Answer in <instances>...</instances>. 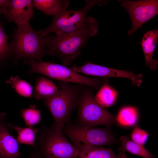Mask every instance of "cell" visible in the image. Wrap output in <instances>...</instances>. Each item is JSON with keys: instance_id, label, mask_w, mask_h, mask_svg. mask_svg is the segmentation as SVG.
I'll return each mask as SVG.
<instances>
[{"instance_id": "1", "label": "cell", "mask_w": 158, "mask_h": 158, "mask_svg": "<svg viewBox=\"0 0 158 158\" xmlns=\"http://www.w3.org/2000/svg\"><path fill=\"white\" fill-rule=\"evenodd\" d=\"M98 28L93 17H87L83 26L72 33L60 36H46L43 39L46 49V55L56 56L61 60L63 65H71L81 53L89 38L95 35Z\"/></svg>"}, {"instance_id": "2", "label": "cell", "mask_w": 158, "mask_h": 158, "mask_svg": "<svg viewBox=\"0 0 158 158\" xmlns=\"http://www.w3.org/2000/svg\"><path fill=\"white\" fill-rule=\"evenodd\" d=\"M83 85L59 82L57 93L42 99L53 118L52 126L56 131L62 132L72 112L77 107L79 93Z\"/></svg>"}, {"instance_id": "3", "label": "cell", "mask_w": 158, "mask_h": 158, "mask_svg": "<svg viewBox=\"0 0 158 158\" xmlns=\"http://www.w3.org/2000/svg\"><path fill=\"white\" fill-rule=\"evenodd\" d=\"M8 43L11 53V60L15 65L21 59L43 61L46 55L43 37L32 28L30 23L17 25Z\"/></svg>"}, {"instance_id": "4", "label": "cell", "mask_w": 158, "mask_h": 158, "mask_svg": "<svg viewBox=\"0 0 158 158\" xmlns=\"http://www.w3.org/2000/svg\"><path fill=\"white\" fill-rule=\"evenodd\" d=\"M44 158H78L79 150L62 132L51 126H42L37 134L35 147Z\"/></svg>"}, {"instance_id": "5", "label": "cell", "mask_w": 158, "mask_h": 158, "mask_svg": "<svg viewBox=\"0 0 158 158\" xmlns=\"http://www.w3.org/2000/svg\"><path fill=\"white\" fill-rule=\"evenodd\" d=\"M23 62L30 66L28 72L29 75L37 73L59 82L81 84L97 89L100 87L104 80L84 76L70 68L53 63L38 61L30 59H24Z\"/></svg>"}, {"instance_id": "6", "label": "cell", "mask_w": 158, "mask_h": 158, "mask_svg": "<svg viewBox=\"0 0 158 158\" xmlns=\"http://www.w3.org/2000/svg\"><path fill=\"white\" fill-rule=\"evenodd\" d=\"M93 89L86 85L82 86L77 106V125L89 127L98 125L109 127L113 122V116L97 103Z\"/></svg>"}, {"instance_id": "7", "label": "cell", "mask_w": 158, "mask_h": 158, "mask_svg": "<svg viewBox=\"0 0 158 158\" xmlns=\"http://www.w3.org/2000/svg\"><path fill=\"white\" fill-rule=\"evenodd\" d=\"M86 4L82 9L77 10L64 11L53 16L50 25L45 29L37 31L42 37L54 32L57 36L73 32L80 29L85 24L89 11L95 5L102 6L107 4L105 0H85Z\"/></svg>"}, {"instance_id": "8", "label": "cell", "mask_w": 158, "mask_h": 158, "mask_svg": "<svg viewBox=\"0 0 158 158\" xmlns=\"http://www.w3.org/2000/svg\"><path fill=\"white\" fill-rule=\"evenodd\" d=\"M68 121L65 124L62 132L78 149L85 145L101 147L117 142L107 128L82 126Z\"/></svg>"}, {"instance_id": "9", "label": "cell", "mask_w": 158, "mask_h": 158, "mask_svg": "<svg viewBox=\"0 0 158 158\" xmlns=\"http://www.w3.org/2000/svg\"><path fill=\"white\" fill-rule=\"evenodd\" d=\"M118 1L128 12L131 21V28L128 32L130 35L158 14L157 0Z\"/></svg>"}, {"instance_id": "10", "label": "cell", "mask_w": 158, "mask_h": 158, "mask_svg": "<svg viewBox=\"0 0 158 158\" xmlns=\"http://www.w3.org/2000/svg\"><path fill=\"white\" fill-rule=\"evenodd\" d=\"M70 68L78 73L102 77H119L130 80L133 86H140L142 82V76L132 72L118 70L87 62L81 66L74 65Z\"/></svg>"}, {"instance_id": "11", "label": "cell", "mask_w": 158, "mask_h": 158, "mask_svg": "<svg viewBox=\"0 0 158 158\" xmlns=\"http://www.w3.org/2000/svg\"><path fill=\"white\" fill-rule=\"evenodd\" d=\"M32 0H10L7 9L3 15L8 22L17 25L30 23L34 15Z\"/></svg>"}, {"instance_id": "12", "label": "cell", "mask_w": 158, "mask_h": 158, "mask_svg": "<svg viewBox=\"0 0 158 158\" xmlns=\"http://www.w3.org/2000/svg\"><path fill=\"white\" fill-rule=\"evenodd\" d=\"M5 116L4 113L0 114V158H17L20 156L18 142L5 124Z\"/></svg>"}, {"instance_id": "13", "label": "cell", "mask_w": 158, "mask_h": 158, "mask_svg": "<svg viewBox=\"0 0 158 158\" xmlns=\"http://www.w3.org/2000/svg\"><path fill=\"white\" fill-rule=\"evenodd\" d=\"M158 30L148 31L144 35L140 44L144 55L145 65L152 70L157 67L158 61L153 59V54L157 44Z\"/></svg>"}, {"instance_id": "14", "label": "cell", "mask_w": 158, "mask_h": 158, "mask_svg": "<svg viewBox=\"0 0 158 158\" xmlns=\"http://www.w3.org/2000/svg\"><path fill=\"white\" fill-rule=\"evenodd\" d=\"M34 7L46 15L54 16L67 10L69 1L66 0H33Z\"/></svg>"}, {"instance_id": "15", "label": "cell", "mask_w": 158, "mask_h": 158, "mask_svg": "<svg viewBox=\"0 0 158 158\" xmlns=\"http://www.w3.org/2000/svg\"><path fill=\"white\" fill-rule=\"evenodd\" d=\"M59 90L58 87L52 80L40 76L36 80L32 97L37 100H42L54 96Z\"/></svg>"}, {"instance_id": "16", "label": "cell", "mask_w": 158, "mask_h": 158, "mask_svg": "<svg viewBox=\"0 0 158 158\" xmlns=\"http://www.w3.org/2000/svg\"><path fill=\"white\" fill-rule=\"evenodd\" d=\"M78 150V158H126L122 154L116 155L110 148L85 145Z\"/></svg>"}, {"instance_id": "17", "label": "cell", "mask_w": 158, "mask_h": 158, "mask_svg": "<svg viewBox=\"0 0 158 158\" xmlns=\"http://www.w3.org/2000/svg\"><path fill=\"white\" fill-rule=\"evenodd\" d=\"M95 99L97 103L105 108L113 105L115 102L118 92L110 86L107 79H105L99 88Z\"/></svg>"}, {"instance_id": "18", "label": "cell", "mask_w": 158, "mask_h": 158, "mask_svg": "<svg viewBox=\"0 0 158 158\" xmlns=\"http://www.w3.org/2000/svg\"><path fill=\"white\" fill-rule=\"evenodd\" d=\"M119 150L127 152L144 158H153L155 155L146 149L143 146L134 142L125 136H121L120 140Z\"/></svg>"}, {"instance_id": "19", "label": "cell", "mask_w": 158, "mask_h": 158, "mask_svg": "<svg viewBox=\"0 0 158 158\" xmlns=\"http://www.w3.org/2000/svg\"><path fill=\"white\" fill-rule=\"evenodd\" d=\"M138 118V112L136 109L132 107H126L119 111L116 118L117 123L124 126H130L135 125Z\"/></svg>"}, {"instance_id": "20", "label": "cell", "mask_w": 158, "mask_h": 158, "mask_svg": "<svg viewBox=\"0 0 158 158\" xmlns=\"http://www.w3.org/2000/svg\"><path fill=\"white\" fill-rule=\"evenodd\" d=\"M6 82L10 85L19 95L26 98L32 97L33 90L32 86L18 76L11 77Z\"/></svg>"}, {"instance_id": "21", "label": "cell", "mask_w": 158, "mask_h": 158, "mask_svg": "<svg viewBox=\"0 0 158 158\" xmlns=\"http://www.w3.org/2000/svg\"><path fill=\"white\" fill-rule=\"evenodd\" d=\"M14 129L18 134L17 140L18 143L35 147L38 129L32 127L23 128L19 126H15Z\"/></svg>"}, {"instance_id": "22", "label": "cell", "mask_w": 158, "mask_h": 158, "mask_svg": "<svg viewBox=\"0 0 158 158\" xmlns=\"http://www.w3.org/2000/svg\"><path fill=\"white\" fill-rule=\"evenodd\" d=\"M8 38L0 22V66H6L8 61L11 60V53L8 43Z\"/></svg>"}, {"instance_id": "23", "label": "cell", "mask_w": 158, "mask_h": 158, "mask_svg": "<svg viewBox=\"0 0 158 158\" xmlns=\"http://www.w3.org/2000/svg\"><path fill=\"white\" fill-rule=\"evenodd\" d=\"M20 114L26 124L28 127H32L42 119L41 111L37 109L35 105H31L28 108L22 109Z\"/></svg>"}, {"instance_id": "24", "label": "cell", "mask_w": 158, "mask_h": 158, "mask_svg": "<svg viewBox=\"0 0 158 158\" xmlns=\"http://www.w3.org/2000/svg\"><path fill=\"white\" fill-rule=\"evenodd\" d=\"M148 136V134L145 131L138 127H136L131 133L130 138L132 141L143 146Z\"/></svg>"}, {"instance_id": "25", "label": "cell", "mask_w": 158, "mask_h": 158, "mask_svg": "<svg viewBox=\"0 0 158 158\" xmlns=\"http://www.w3.org/2000/svg\"><path fill=\"white\" fill-rule=\"evenodd\" d=\"M10 0H0V14L3 15L8 9Z\"/></svg>"}, {"instance_id": "26", "label": "cell", "mask_w": 158, "mask_h": 158, "mask_svg": "<svg viewBox=\"0 0 158 158\" xmlns=\"http://www.w3.org/2000/svg\"><path fill=\"white\" fill-rule=\"evenodd\" d=\"M29 158H44L43 156L34 147V149L32 151Z\"/></svg>"}]
</instances>
